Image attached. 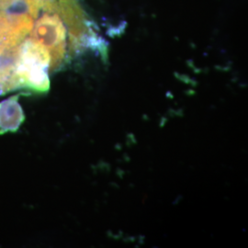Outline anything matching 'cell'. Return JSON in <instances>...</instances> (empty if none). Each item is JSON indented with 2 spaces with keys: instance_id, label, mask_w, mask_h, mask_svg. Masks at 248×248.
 I'll use <instances>...</instances> for the list:
<instances>
[{
  "instance_id": "7a4b0ae2",
  "label": "cell",
  "mask_w": 248,
  "mask_h": 248,
  "mask_svg": "<svg viewBox=\"0 0 248 248\" xmlns=\"http://www.w3.org/2000/svg\"><path fill=\"white\" fill-rule=\"evenodd\" d=\"M22 111L15 98L0 104V128L5 131H14L22 122Z\"/></svg>"
},
{
  "instance_id": "6da1fadb",
  "label": "cell",
  "mask_w": 248,
  "mask_h": 248,
  "mask_svg": "<svg viewBox=\"0 0 248 248\" xmlns=\"http://www.w3.org/2000/svg\"><path fill=\"white\" fill-rule=\"evenodd\" d=\"M90 28L80 0H0V64L49 55L68 34Z\"/></svg>"
}]
</instances>
